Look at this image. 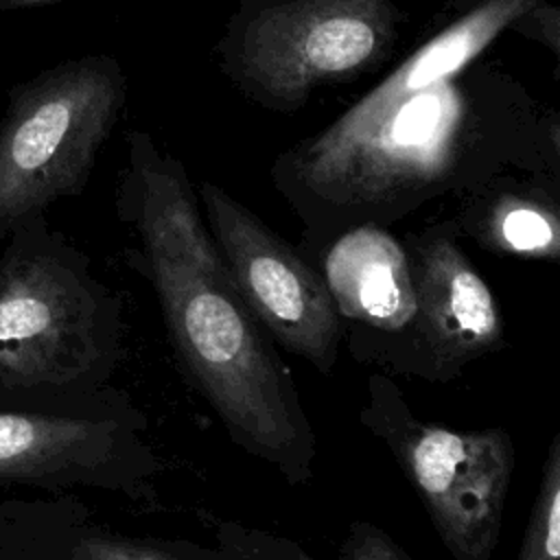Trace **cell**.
I'll return each mask as SVG.
<instances>
[{"label": "cell", "mask_w": 560, "mask_h": 560, "mask_svg": "<svg viewBox=\"0 0 560 560\" xmlns=\"http://www.w3.org/2000/svg\"><path fill=\"white\" fill-rule=\"evenodd\" d=\"M510 31L525 33L527 37H538L549 46L553 55H558V37H560V9L545 0L542 4L529 9L523 18H518Z\"/></svg>", "instance_id": "16"}, {"label": "cell", "mask_w": 560, "mask_h": 560, "mask_svg": "<svg viewBox=\"0 0 560 560\" xmlns=\"http://www.w3.org/2000/svg\"><path fill=\"white\" fill-rule=\"evenodd\" d=\"M453 228L497 256L560 260L558 177H499L464 195Z\"/></svg>", "instance_id": "11"}, {"label": "cell", "mask_w": 560, "mask_h": 560, "mask_svg": "<svg viewBox=\"0 0 560 560\" xmlns=\"http://www.w3.org/2000/svg\"><path fill=\"white\" fill-rule=\"evenodd\" d=\"M402 20L396 0H238L212 55L245 98L298 112L317 90L378 70Z\"/></svg>", "instance_id": "5"}, {"label": "cell", "mask_w": 560, "mask_h": 560, "mask_svg": "<svg viewBox=\"0 0 560 560\" xmlns=\"http://www.w3.org/2000/svg\"><path fill=\"white\" fill-rule=\"evenodd\" d=\"M0 252V389L96 394L122 359V308L46 214Z\"/></svg>", "instance_id": "4"}, {"label": "cell", "mask_w": 560, "mask_h": 560, "mask_svg": "<svg viewBox=\"0 0 560 560\" xmlns=\"http://www.w3.org/2000/svg\"><path fill=\"white\" fill-rule=\"evenodd\" d=\"M416 289V378L446 383L505 348V319L490 284L455 238L453 223L402 238Z\"/></svg>", "instance_id": "10"}, {"label": "cell", "mask_w": 560, "mask_h": 560, "mask_svg": "<svg viewBox=\"0 0 560 560\" xmlns=\"http://www.w3.org/2000/svg\"><path fill=\"white\" fill-rule=\"evenodd\" d=\"M545 0H448L446 20L389 74L271 164L276 190L306 236L330 241L389 228L444 195H466L510 171L558 177V122L490 44Z\"/></svg>", "instance_id": "1"}, {"label": "cell", "mask_w": 560, "mask_h": 560, "mask_svg": "<svg viewBox=\"0 0 560 560\" xmlns=\"http://www.w3.org/2000/svg\"><path fill=\"white\" fill-rule=\"evenodd\" d=\"M337 560H411L396 540L374 523L354 521L350 523Z\"/></svg>", "instance_id": "15"}, {"label": "cell", "mask_w": 560, "mask_h": 560, "mask_svg": "<svg viewBox=\"0 0 560 560\" xmlns=\"http://www.w3.org/2000/svg\"><path fill=\"white\" fill-rule=\"evenodd\" d=\"M127 101V74L112 55L61 61L7 92L0 118V241L85 190L98 151Z\"/></svg>", "instance_id": "6"}, {"label": "cell", "mask_w": 560, "mask_h": 560, "mask_svg": "<svg viewBox=\"0 0 560 560\" xmlns=\"http://www.w3.org/2000/svg\"><path fill=\"white\" fill-rule=\"evenodd\" d=\"M50 2H61V0H0V11H13V9H24V7L50 4Z\"/></svg>", "instance_id": "17"}, {"label": "cell", "mask_w": 560, "mask_h": 560, "mask_svg": "<svg viewBox=\"0 0 560 560\" xmlns=\"http://www.w3.org/2000/svg\"><path fill=\"white\" fill-rule=\"evenodd\" d=\"M118 217L136 247L127 262L149 280L179 370L230 440L291 486L315 472L317 438L289 365L245 304L206 225L184 164L131 131Z\"/></svg>", "instance_id": "2"}, {"label": "cell", "mask_w": 560, "mask_h": 560, "mask_svg": "<svg viewBox=\"0 0 560 560\" xmlns=\"http://www.w3.org/2000/svg\"><path fill=\"white\" fill-rule=\"evenodd\" d=\"M140 413L114 389H0V486L96 488L133 501L164 468ZM88 510L74 497L0 501V560H63Z\"/></svg>", "instance_id": "3"}, {"label": "cell", "mask_w": 560, "mask_h": 560, "mask_svg": "<svg viewBox=\"0 0 560 560\" xmlns=\"http://www.w3.org/2000/svg\"><path fill=\"white\" fill-rule=\"evenodd\" d=\"M214 545L164 540L173 560H317L300 542L282 534L249 527L238 521L206 516Z\"/></svg>", "instance_id": "12"}, {"label": "cell", "mask_w": 560, "mask_h": 560, "mask_svg": "<svg viewBox=\"0 0 560 560\" xmlns=\"http://www.w3.org/2000/svg\"><path fill=\"white\" fill-rule=\"evenodd\" d=\"M197 197L212 241L265 332L328 376L343 337L322 271L219 184L199 182Z\"/></svg>", "instance_id": "8"}, {"label": "cell", "mask_w": 560, "mask_h": 560, "mask_svg": "<svg viewBox=\"0 0 560 560\" xmlns=\"http://www.w3.org/2000/svg\"><path fill=\"white\" fill-rule=\"evenodd\" d=\"M516 560H560V431L547 446Z\"/></svg>", "instance_id": "13"}, {"label": "cell", "mask_w": 560, "mask_h": 560, "mask_svg": "<svg viewBox=\"0 0 560 560\" xmlns=\"http://www.w3.org/2000/svg\"><path fill=\"white\" fill-rule=\"evenodd\" d=\"M359 420L394 455L446 551L455 560H490L516 466L510 431L422 420L385 372L368 376Z\"/></svg>", "instance_id": "7"}, {"label": "cell", "mask_w": 560, "mask_h": 560, "mask_svg": "<svg viewBox=\"0 0 560 560\" xmlns=\"http://www.w3.org/2000/svg\"><path fill=\"white\" fill-rule=\"evenodd\" d=\"M63 560H173L164 540L136 538L85 523L72 538Z\"/></svg>", "instance_id": "14"}, {"label": "cell", "mask_w": 560, "mask_h": 560, "mask_svg": "<svg viewBox=\"0 0 560 560\" xmlns=\"http://www.w3.org/2000/svg\"><path fill=\"white\" fill-rule=\"evenodd\" d=\"M322 276L357 361L416 378V289L402 238L365 223L326 241Z\"/></svg>", "instance_id": "9"}]
</instances>
